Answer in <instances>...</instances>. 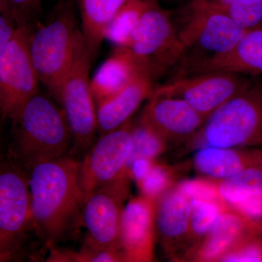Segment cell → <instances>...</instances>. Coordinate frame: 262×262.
Masks as SVG:
<instances>
[{
    "instance_id": "13",
    "label": "cell",
    "mask_w": 262,
    "mask_h": 262,
    "mask_svg": "<svg viewBox=\"0 0 262 262\" xmlns=\"http://www.w3.org/2000/svg\"><path fill=\"white\" fill-rule=\"evenodd\" d=\"M158 201L140 195L129 200L122 215L120 241L125 261L155 259Z\"/></svg>"
},
{
    "instance_id": "5",
    "label": "cell",
    "mask_w": 262,
    "mask_h": 262,
    "mask_svg": "<svg viewBox=\"0 0 262 262\" xmlns=\"http://www.w3.org/2000/svg\"><path fill=\"white\" fill-rule=\"evenodd\" d=\"M14 161L0 170V261H15L22 254L32 229L29 177Z\"/></svg>"
},
{
    "instance_id": "17",
    "label": "cell",
    "mask_w": 262,
    "mask_h": 262,
    "mask_svg": "<svg viewBox=\"0 0 262 262\" xmlns=\"http://www.w3.org/2000/svg\"><path fill=\"white\" fill-rule=\"evenodd\" d=\"M222 71L241 75H262V24L246 30L232 51L194 62L191 74Z\"/></svg>"
},
{
    "instance_id": "23",
    "label": "cell",
    "mask_w": 262,
    "mask_h": 262,
    "mask_svg": "<svg viewBox=\"0 0 262 262\" xmlns=\"http://www.w3.org/2000/svg\"><path fill=\"white\" fill-rule=\"evenodd\" d=\"M150 3L151 0H127L106 25L104 39L124 47Z\"/></svg>"
},
{
    "instance_id": "25",
    "label": "cell",
    "mask_w": 262,
    "mask_h": 262,
    "mask_svg": "<svg viewBox=\"0 0 262 262\" xmlns=\"http://www.w3.org/2000/svg\"><path fill=\"white\" fill-rule=\"evenodd\" d=\"M131 136L132 145L127 167L134 160L139 158L156 160L165 151L168 143L142 119L137 123L133 124Z\"/></svg>"
},
{
    "instance_id": "24",
    "label": "cell",
    "mask_w": 262,
    "mask_h": 262,
    "mask_svg": "<svg viewBox=\"0 0 262 262\" xmlns=\"http://www.w3.org/2000/svg\"><path fill=\"white\" fill-rule=\"evenodd\" d=\"M190 231H189V252L192 255L202 241L213 229L221 213L227 207L224 202L193 199Z\"/></svg>"
},
{
    "instance_id": "11",
    "label": "cell",
    "mask_w": 262,
    "mask_h": 262,
    "mask_svg": "<svg viewBox=\"0 0 262 262\" xmlns=\"http://www.w3.org/2000/svg\"><path fill=\"white\" fill-rule=\"evenodd\" d=\"M132 125L129 120L101 135L80 160L78 182L83 196L126 172L132 145Z\"/></svg>"
},
{
    "instance_id": "21",
    "label": "cell",
    "mask_w": 262,
    "mask_h": 262,
    "mask_svg": "<svg viewBox=\"0 0 262 262\" xmlns=\"http://www.w3.org/2000/svg\"><path fill=\"white\" fill-rule=\"evenodd\" d=\"M127 0H78L82 33L91 58H94L104 39L110 20Z\"/></svg>"
},
{
    "instance_id": "19",
    "label": "cell",
    "mask_w": 262,
    "mask_h": 262,
    "mask_svg": "<svg viewBox=\"0 0 262 262\" xmlns=\"http://www.w3.org/2000/svg\"><path fill=\"white\" fill-rule=\"evenodd\" d=\"M141 72L149 73L140 59L128 48L117 46L91 80L96 106L120 93Z\"/></svg>"
},
{
    "instance_id": "8",
    "label": "cell",
    "mask_w": 262,
    "mask_h": 262,
    "mask_svg": "<svg viewBox=\"0 0 262 262\" xmlns=\"http://www.w3.org/2000/svg\"><path fill=\"white\" fill-rule=\"evenodd\" d=\"M29 24L0 48V110L3 120L15 121L27 102L39 94L40 82L33 64Z\"/></svg>"
},
{
    "instance_id": "15",
    "label": "cell",
    "mask_w": 262,
    "mask_h": 262,
    "mask_svg": "<svg viewBox=\"0 0 262 262\" xmlns=\"http://www.w3.org/2000/svg\"><path fill=\"white\" fill-rule=\"evenodd\" d=\"M192 201L177 185L158 201L157 232L165 253L178 257L181 246L189 244Z\"/></svg>"
},
{
    "instance_id": "31",
    "label": "cell",
    "mask_w": 262,
    "mask_h": 262,
    "mask_svg": "<svg viewBox=\"0 0 262 262\" xmlns=\"http://www.w3.org/2000/svg\"><path fill=\"white\" fill-rule=\"evenodd\" d=\"M13 10L22 23L28 24L39 13L42 0H0Z\"/></svg>"
},
{
    "instance_id": "22",
    "label": "cell",
    "mask_w": 262,
    "mask_h": 262,
    "mask_svg": "<svg viewBox=\"0 0 262 262\" xmlns=\"http://www.w3.org/2000/svg\"><path fill=\"white\" fill-rule=\"evenodd\" d=\"M217 182L224 203L229 207L235 206L248 198L262 195V168L246 169Z\"/></svg>"
},
{
    "instance_id": "30",
    "label": "cell",
    "mask_w": 262,
    "mask_h": 262,
    "mask_svg": "<svg viewBox=\"0 0 262 262\" xmlns=\"http://www.w3.org/2000/svg\"><path fill=\"white\" fill-rule=\"evenodd\" d=\"M18 17L3 2H0V48L15 37L19 28L24 25Z\"/></svg>"
},
{
    "instance_id": "35",
    "label": "cell",
    "mask_w": 262,
    "mask_h": 262,
    "mask_svg": "<svg viewBox=\"0 0 262 262\" xmlns=\"http://www.w3.org/2000/svg\"><path fill=\"white\" fill-rule=\"evenodd\" d=\"M164 1H176V0H164Z\"/></svg>"
},
{
    "instance_id": "7",
    "label": "cell",
    "mask_w": 262,
    "mask_h": 262,
    "mask_svg": "<svg viewBox=\"0 0 262 262\" xmlns=\"http://www.w3.org/2000/svg\"><path fill=\"white\" fill-rule=\"evenodd\" d=\"M158 1L151 0L124 46L140 59L154 80L177 64L187 51L170 13Z\"/></svg>"
},
{
    "instance_id": "18",
    "label": "cell",
    "mask_w": 262,
    "mask_h": 262,
    "mask_svg": "<svg viewBox=\"0 0 262 262\" xmlns=\"http://www.w3.org/2000/svg\"><path fill=\"white\" fill-rule=\"evenodd\" d=\"M152 77L141 72L120 93L96 105L97 131L101 135L129 121L141 103L154 92Z\"/></svg>"
},
{
    "instance_id": "14",
    "label": "cell",
    "mask_w": 262,
    "mask_h": 262,
    "mask_svg": "<svg viewBox=\"0 0 262 262\" xmlns=\"http://www.w3.org/2000/svg\"><path fill=\"white\" fill-rule=\"evenodd\" d=\"M141 119L168 142L194 138L206 120L182 98L162 94L155 89Z\"/></svg>"
},
{
    "instance_id": "2",
    "label": "cell",
    "mask_w": 262,
    "mask_h": 262,
    "mask_svg": "<svg viewBox=\"0 0 262 262\" xmlns=\"http://www.w3.org/2000/svg\"><path fill=\"white\" fill-rule=\"evenodd\" d=\"M56 103L39 93L13 122V157L22 168L30 170L38 164L67 155L72 147L70 124L64 110Z\"/></svg>"
},
{
    "instance_id": "4",
    "label": "cell",
    "mask_w": 262,
    "mask_h": 262,
    "mask_svg": "<svg viewBox=\"0 0 262 262\" xmlns=\"http://www.w3.org/2000/svg\"><path fill=\"white\" fill-rule=\"evenodd\" d=\"M194 139L200 147L262 146V82L251 81L215 110Z\"/></svg>"
},
{
    "instance_id": "3",
    "label": "cell",
    "mask_w": 262,
    "mask_h": 262,
    "mask_svg": "<svg viewBox=\"0 0 262 262\" xmlns=\"http://www.w3.org/2000/svg\"><path fill=\"white\" fill-rule=\"evenodd\" d=\"M56 14L29 38V50L41 83L60 105L62 90L73 61L76 17L72 0H59Z\"/></svg>"
},
{
    "instance_id": "28",
    "label": "cell",
    "mask_w": 262,
    "mask_h": 262,
    "mask_svg": "<svg viewBox=\"0 0 262 262\" xmlns=\"http://www.w3.org/2000/svg\"><path fill=\"white\" fill-rule=\"evenodd\" d=\"M220 261L262 262V234L243 239L222 256Z\"/></svg>"
},
{
    "instance_id": "16",
    "label": "cell",
    "mask_w": 262,
    "mask_h": 262,
    "mask_svg": "<svg viewBox=\"0 0 262 262\" xmlns=\"http://www.w3.org/2000/svg\"><path fill=\"white\" fill-rule=\"evenodd\" d=\"M256 234H262V223L250 220L227 205L211 232L193 252L192 258L196 261H220L239 241Z\"/></svg>"
},
{
    "instance_id": "34",
    "label": "cell",
    "mask_w": 262,
    "mask_h": 262,
    "mask_svg": "<svg viewBox=\"0 0 262 262\" xmlns=\"http://www.w3.org/2000/svg\"><path fill=\"white\" fill-rule=\"evenodd\" d=\"M234 0H208L210 4L218 9L224 10Z\"/></svg>"
},
{
    "instance_id": "33",
    "label": "cell",
    "mask_w": 262,
    "mask_h": 262,
    "mask_svg": "<svg viewBox=\"0 0 262 262\" xmlns=\"http://www.w3.org/2000/svg\"><path fill=\"white\" fill-rule=\"evenodd\" d=\"M156 162V160L149 158H137L127 167V175L130 179H133L136 182V184H139L147 177Z\"/></svg>"
},
{
    "instance_id": "26",
    "label": "cell",
    "mask_w": 262,
    "mask_h": 262,
    "mask_svg": "<svg viewBox=\"0 0 262 262\" xmlns=\"http://www.w3.org/2000/svg\"><path fill=\"white\" fill-rule=\"evenodd\" d=\"M174 177L173 169L156 162L147 177L137 186L141 195L158 201L173 187Z\"/></svg>"
},
{
    "instance_id": "20",
    "label": "cell",
    "mask_w": 262,
    "mask_h": 262,
    "mask_svg": "<svg viewBox=\"0 0 262 262\" xmlns=\"http://www.w3.org/2000/svg\"><path fill=\"white\" fill-rule=\"evenodd\" d=\"M200 173L215 180L233 177L248 168H262V150L201 147L194 158Z\"/></svg>"
},
{
    "instance_id": "12",
    "label": "cell",
    "mask_w": 262,
    "mask_h": 262,
    "mask_svg": "<svg viewBox=\"0 0 262 262\" xmlns=\"http://www.w3.org/2000/svg\"><path fill=\"white\" fill-rule=\"evenodd\" d=\"M189 13L179 31L187 50L198 48L209 56L225 54L233 49L246 32L208 0H193Z\"/></svg>"
},
{
    "instance_id": "29",
    "label": "cell",
    "mask_w": 262,
    "mask_h": 262,
    "mask_svg": "<svg viewBox=\"0 0 262 262\" xmlns=\"http://www.w3.org/2000/svg\"><path fill=\"white\" fill-rule=\"evenodd\" d=\"M177 187L191 200L222 201L215 179H189L177 184Z\"/></svg>"
},
{
    "instance_id": "6",
    "label": "cell",
    "mask_w": 262,
    "mask_h": 262,
    "mask_svg": "<svg viewBox=\"0 0 262 262\" xmlns=\"http://www.w3.org/2000/svg\"><path fill=\"white\" fill-rule=\"evenodd\" d=\"M92 60L82 31L77 30L72 67L66 79L60 106L73 136L74 151L84 154L94 144L97 131L96 106L91 89L89 71Z\"/></svg>"
},
{
    "instance_id": "1",
    "label": "cell",
    "mask_w": 262,
    "mask_h": 262,
    "mask_svg": "<svg viewBox=\"0 0 262 262\" xmlns=\"http://www.w3.org/2000/svg\"><path fill=\"white\" fill-rule=\"evenodd\" d=\"M79 165L80 160L64 155L30 170L32 229L48 248L74 238L83 225Z\"/></svg>"
},
{
    "instance_id": "9",
    "label": "cell",
    "mask_w": 262,
    "mask_h": 262,
    "mask_svg": "<svg viewBox=\"0 0 262 262\" xmlns=\"http://www.w3.org/2000/svg\"><path fill=\"white\" fill-rule=\"evenodd\" d=\"M130 181L125 172L84 196L82 224L88 230L84 241L98 247L122 251L120 226L130 195Z\"/></svg>"
},
{
    "instance_id": "10",
    "label": "cell",
    "mask_w": 262,
    "mask_h": 262,
    "mask_svg": "<svg viewBox=\"0 0 262 262\" xmlns=\"http://www.w3.org/2000/svg\"><path fill=\"white\" fill-rule=\"evenodd\" d=\"M251 82L241 74L213 71L184 76L155 91L182 98L207 119Z\"/></svg>"
},
{
    "instance_id": "27",
    "label": "cell",
    "mask_w": 262,
    "mask_h": 262,
    "mask_svg": "<svg viewBox=\"0 0 262 262\" xmlns=\"http://www.w3.org/2000/svg\"><path fill=\"white\" fill-rule=\"evenodd\" d=\"M223 10L245 30L262 24V0H234Z\"/></svg>"
},
{
    "instance_id": "32",
    "label": "cell",
    "mask_w": 262,
    "mask_h": 262,
    "mask_svg": "<svg viewBox=\"0 0 262 262\" xmlns=\"http://www.w3.org/2000/svg\"><path fill=\"white\" fill-rule=\"evenodd\" d=\"M230 208L250 220L262 223V195L248 198Z\"/></svg>"
}]
</instances>
